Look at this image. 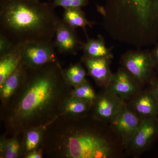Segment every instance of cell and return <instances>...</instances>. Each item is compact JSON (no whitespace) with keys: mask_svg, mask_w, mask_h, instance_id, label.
Segmentation results:
<instances>
[{"mask_svg":"<svg viewBox=\"0 0 158 158\" xmlns=\"http://www.w3.org/2000/svg\"><path fill=\"white\" fill-rule=\"evenodd\" d=\"M27 68L20 87L1 106L6 135L23 134L31 128L46 127L61 114L62 105L73 87L64 77L59 62Z\"/></svg>","mask_w":158,"mask_h":158,"instance_id":"obj_1","label":"cell"},{"mask_svg":"<svg viewBox=\"0 0 158 158\" xmlns=\"http://www.w3.org/2000/svg\"><path fill=\"white\" fill-rule=\"evenodd\" d=\"M41 148L50 158H114L125 149L109 123L85 116L60 115L45 128Z\"/></svg>","mask_w":158,"mask_h":158,"instance_id":"obj_2","label":"cell"},{"mask_svg":"<svg viewBox=\"0 0 158 158\" xmlns=\"http://www.w3.org/2000/svg\"><path fill=\"white\" fill-rule=\"evenodd\" d=\"M52 5L33 0H1L0 33L15 45L52 41L61 19Z\"/></svg>","mask_w":158,"mask_h":158,"instance_id":"obj_3","label":"cell"},{"mask_svg":"<svg viewBox=\"0 0 158 158\" xmlns=\"http://www.w3.org/2000/svg\"><path fill=\"white\" fill-rule=\"evenodd\" d=\"M117 16L129 31L146 34L158 24V7L152 4V0H128Z\"/></svg>","mask_w":158,"mask_h":158,"instance_id":"obj_4","label":"cell"},{"mask_svg":"<svg viewBox=\"0 0 158 158\" xmlns=\"http://www.w3.org/2000/svg\"><path fill=\"white\" fill-rule=\"evenodd\" d=\"M120 63L141 86L150 81L155 68L150 52L140 48L128 51L122 56Z\"/></svg>","mask_w":158,"mask_h":158,"instance_id":"obj_5","label":"cell"},{"mask_svg":"<svg viewBox=\"0 0 158 158\" xmlns=\"http://www.w3.org/2000/svg\"><path fill=\"white\" fill-rule=\"evenodd\" d=\"M142 120L130 110L125 102L117 115L109 123L110 128L125 149L132 139Z\"/></svg>","mask_w":158,"mask_h":158,"instance_id":"obj_6","label":"cell"},{"mask_svg":"<svg viewBox=\"0 0 158 158\" xmlns=\"http://www.w3.org/2000/svg\"><path fill=\"white\" fill-rule=\"evenodd\" d=\"M54 41L34 42L25 44L21 63L27 68H34L59 62Z\"/></svg>","mask_w":158,"mask_h":158,"instance_id":"obj_7","label":"cell"},{"mask_svg":"<svg viewBox=\"0 0 158 158\" xmlns=\"http://www.w3.org/2000/svg\"><path fill=\"white\" fill-rule=\"evenodd\" d=\"M125 102L107 89L97 94L90 111L94 118L109 123L117 115Z\"/></svg>","mask_w":158,"mask_h":158,"instance_id":"obj_8","label":"cell"},{"mask_svg":"<svg viewBox=\"0 0 158 158\" xmlns=\"http://www.w3.org/2000/svg\"><path fill=\"white\" fill-rule=\"evenodd\" d=\"M158 136L157 118L144 119L125 149L132 155L139 156L148 148Z\"/></svg>","mask_w":158,"mask_h":158,"instance_id":"obj_9","label":"cell"},{"mask_svg":"<svg viewBox=\"0 0 158 158\" xmlns=\"http://www.w3.org/2000/svg\"><path fill=\"white\" fill-rule=\"evenodd\" d=\"M141 86L128 73L121 67L113 73L107 89L122 100L131 99L141 90Z\"/></svg>","mask_w":158,"mask_h":158,"instance_id":"obj_10","label":"cell"},{"mask_svg":"<svg viewBox=\"0 0 158 158\" xmlns=\"http://www.w3.org/2000/svg\"><path fill=\"white\" fill-rule=\"evenodd\" d=\"M54 39L55 47L59 53L76 55L81 50L82 42L79 39L75 29L62 19L57 27Z\"/></svg>","mask_w":158,"mask_h":158,"instance_id":"obj_11","label":"cell"},{"mask_svg":"<svg viewBox=\"0 0 158 158\" xmlns=\"http://www.w3.org/2000/svg\"><path fill=\"white\" fill-rule=\"evenodd\" d=\"M126 104L130 110L142 120L157 117V102L150 90H141Z\"/></svg>","mask_w":158,"mask_h":158,"instance_id":"obj_12","label":"cell"},{"mask_svg":"<svg viewBox=\"0 0 158 158\" xmlns=\"http://www.w3.org/2000/svg\"><path fill=\"white\" fill-rule=\"evenodd\" d=\"M112 59L107 58H90L83 55L81 62L87 69L88 74L100 87L106 89L113 73L110 69Z\"/></svg>","mask_w":158,"mask_h":158,"instance_id":"obj_13","label":"cell"},{"mask_svg":"<svg viewBox=\"0 0 158 158\" xmlns=\"http://www.w3.org/2000/svg\"><path fill=\"white\" fill-rule=\"evenodd\" d=\"M27 68L21 62L16 70L0 85L1 106L6 104L20 87L25 78Z\"/></svg>","mask_w":158,"mask_h":158,"instance_id":"obj_14","label":"cell"},{"mask_svg":"<svg viewBox=\"0 0 158 158\" xmlns=\"http://www.w3.org/2000/svg\"><path fill=\"white\" fill-rule=\"evenodd\" d=\"M25 44L15 45L11 52L0 57V85L19 66Z\"/></svg>","mask_w":158,"mask_h":158,"instance_id":"obj_15","label":"cell"},{"mask_svg":"<svg viewBox=\"0 0 158 158\" xmlns=\"http://www.w3.org/2000/svg\"><path fill=\"white\" fill-rule=\"evenodd\" d=\"M23 134L12 135L10 138L4 135L0 139V158H23Z\"/></svg>","mask_w":158,"mask_h":158,"instance_id":"obj_16","label":"cell"},{"mask_svg":"<svg viewBox=\"0 0 158 158\" xmlns=\"http://www.w3.org/2000/svg\"><path fill=\"white\" fill-rule=\"evenodd\" d=\"M81 50L83 55L90 58H113L112 49L107 47L104 39L101 35L96 38L87 37L86 42L82 43Z\"/></svg>","mask_w":158,"mask_h":158,"instance_id":"obj_17","label":"cell"},{"mask_svg":"<svg viewBox=\"0 0 158 158\" xmlns=\"http://www.w3.org/2000/svg\"><path fill=\"white\" fill-rule=\"evenodd\" d=\"M62 20L71 27L76 29L81 28L86 33V28L91 27L94 23L88 20L81 8H69L64 9Z\"/></svg>","mask_w":158,"mask_h":158,"instance_id":"obj_18","label":"cell"},{"mask_svg":"<svg viewBox=\"0 0 158 158\" xmlns=\"http://www.w3.org/2000/svg\"><path fill=\"white\" fill-rule=\"evenodd\" d=\"M92 104L91 103L84 101L71 95L63 103L60 115L85 116L90 113Z\"/></svg>","mask_w":158,"mask_h":158,"instance_id":"obj_19","label":"cell"},{"mask_svg":"<svg viewBox=\"0 0 158 158\" xmlns=\"http://www.w3.org/2000/svg\"><path fill=\"white\" fill-rule=\"evenodd\" d=\"M45 128L43 127L31 128L23 133V158L29 152L41 148Z\"/></svg>","mask_w":158,"mask_h":158,"instance_id":"obj_20","label":"cell"},{"mask_svg":"<svg viewBox=\"0 0 158 158\" xmlns=\"http://www.w3.org/2000/svg\"><path fill=\"white\" fill-rule=\"evenodd\" d=\"M63 73L66 82L73 88L85 81L87 75L86 70L81 62L72 65L66 69H63Z\"/></svg>","mask_w":158,"mask_h":158,"instance_id":"obj_21","label":"cell"},{"mask_svg":"<svg viewBox=\"0 0 158 158\" xmlns=\"http://www.w3.org/2000/svg\"><path fill=\"white\" fill-rule=\"evenodd\" d=\"M71 95L84 101L92 104L97 96L93 87L87 80L73 88Z\"/></svg>","mask_w":158,"mask_h":158,"instance_id":"obj_22","label":"cell"},{"mask_svg":"<svg viewBox=\"0 0 158 158\" xmlns=\"http://www.w3.org/2000/svg\"><path fill=\"white\" fill-rule=\"evenodd\" d=\"M88 0H53L52 5L53 8L62 7L63 9L69 8H81L88 4Z\"/></svg>","mask_w":158,"mask_h":158,"instance_id":"obj_23","label":"cell"},{"mask_svg":"<svg viewBox=\"0 0 158 158\" xmlns=\"http://www.w3.org/2000/svg\"><path fill=\"white\" fill-rule=\"evenodd\" d=\"M15 46L5 35L0 33V57L11 52Z\"/></svg>","mask_w":158,"mask_h":158,"instance_id":"obj_24","label":"cell"},{"mask_svg":"<svg viewBox=\"0 0 158 158\" xmlns=\"http://www.w3.org/2000/svg\"><path fill=\"white\" fill-rule=\"evenodd\" d=\"M150 90L153 94L158 105V78L151 80Z\"/></svg>","mask_w":158,"mask_h":158,"instance_id":"obj_25","label":"cell"},{"mask_svg":"<svg viewBox=\"0 0 158 158\" xmlns=\"http://www.w3.org/2000/svg\"><path fill=\"white\" fill-rule=\"evenodd\" d=\"M43 150L41 148L29 152L24 156V158H42L43 156Z\"/></svg>","mask_w":158,"mask_h":158,"instance_id":"obj_26","label":"cell"},{"mask_svg":"<svg viewBox=\"0 0 158 158\" xmlns=\"http://www.w3.org/2000/svg\"><path fill=\"white\" fill-rule=\"evenodd\" d=\"M151 54L154 64L155 68L158 69V44L152 52H151Z\"/></svg>","mask_w":158,"mask_h":158,"instance_id":"obj_27","label":"cell"},{"mask_svg":"<svg viewBox=\"0 0 158 158\" xmlns=\"http://www.w3.org/2000/svg\"><path fill=\"white\" fill-rule=\"evenodd\" d=\"M33 1H40V0H33Z\"/></svg>","mask_w":158,"mask_h":158,"instance_id":"obj_28","label":"cell"}]
</instances>
